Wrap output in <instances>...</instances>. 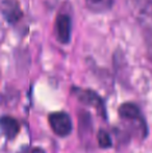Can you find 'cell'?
Instances as JSON below:
<instances>
[{
    "label": "cell",
    "instance_id": "cell-3",
    "mask_svg": "<svg viewBox=\"0 0 152 153\" xmlns=\"http://www.w3.org/2000/svg\"><path fill=\"white\" fill-rule=\"evenodd\" d=\"M54 29L57 41L62 44H68L71 39L72 30V22L69 15L59 14L56 17Z\"/></svg>",
    "mask_w": 152,
    "mask_h": 153
},
{
    "label": "cell",
    "instance_id": "cell-4",
    "mask_svg": "<svg viewBox=\"0 0 152 153\" xmlns=\"http://www.w3.org/2000/svg\"><path fill=\"white\" fill-rule=\"evenodd\" d=\"M118 111H119L120 118L123 119L124 121L139 123V124L143 125V126H146L144 119H143L140 107H139L136 103H132V102L123 103V104L119 107Z\"/></svg>",
    "mask_w": 152,
    "mask_h": 153
},
{
    "label": "cell",
    "instance_id": "cell-7",
    "mask_svg": "<svg viewBox=\"0 0 152 153\" xmlns=\"http://www.w3.org/2000/svg\"><path fill=\"white\" fill-rule=\"evenodd\" d=\"M114 0H85V5L93 13H103L108 10Z\"/></svg>",
    "mask_w": 152,
    "mask_h": 153
},
{
    "label": "cell",
    "instance_id": "cell-5",
    "mask_svg": "<svg viewBox=\"0 0 152 153\" xmlns=\"http://www.w3.org/2000/svg\"><path fill=\"white\" fill-rule=\"evenodd\" d=\"M2 15L10 23H15L22 17V10L17 0H3L1 4Z\"/></svg>",
    "mask_w": 152,
    "mask_h": 153
},
{
    "label": "cell",
    "instance_id": "cell-8",
    "mask_svg": "<svg viewBox=\"0 0 152 153\" xmlns=\"http://www.w3.org/2000/svg\"><path fill=\"white\" fill-rule=\"evenodd\" d=\"M97 141L98 145L102 149H106V148H110L113 145L112 139H110V134L108 131H105L104 129H100L97 133Z\"/></svg>",
    "mask_w": 152,
    "mask_h": 153
},
{
    "label": "cell",
    "instance_id": "cell-6",
    "mask_svg": "<svg viewBox=\"0 0 152 153\" xmlns=\"http://www.w3.org/2000/svg\"><path fill=\"white\" fill-rule=\"evenodd\" d=\"M0 124H1V130L6 139L14 140L19 133L20 124L15 118L10 117V116H3L1 118Z\"/></svg>",
    "mask_w": 152,
    "mask_h": 153
},
{
    "label": "cell",
    "instance_id": "cell-9",
    "mask_svg": "<svg viewBox=\"0 0 152 153\" xmlns=\"http://www.w3.org/2000/svg\"><path fill=\"white\" fill-rule=\"evenodd\" d=\"M19 153H46L42 148H39V147H35V148H23L22 151L19 152Z\"/></svg>",
    "mask_w": 152,
    "mask_h": 153
},
{
    "label": "cell",
    "instance_id": "cell-1",
    "mask_svg": "<svg viewBox=\"0 0 152 153\" xmlns=\"http://www.w3.org/2000/svg\"><path fill=\"white\" fill-rule=\"evenodd\" d=\"M49 125L56 135L65 137L72 132L73 124L69 114L65 111H55L49 115Z\"/></svg>",
    "mask_w": 152,
    "mask_h": 153
},
{
    "label": "cell",
    "instance_id": "cell-2",
    "mask_svg": "<svg viewBox=\"0 0 152 153\" xmlns=\"http://www.w3.org/2000/svg\"><path fill=\"white\" fill-rule=\"evenodd\" d=\"M72 92L81 103L90 105V106H94L101 115H105L104 103L96 92L92 91V90L79 89V88H73Z\"/></svg>",
    "mask_w": 152,
    "mask_h": 153
}]
</instances>
